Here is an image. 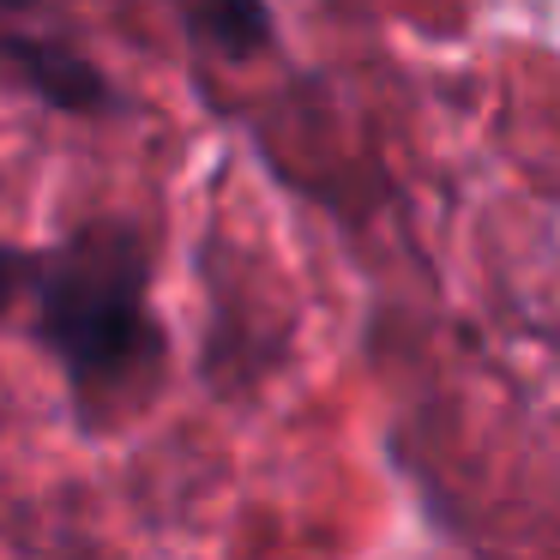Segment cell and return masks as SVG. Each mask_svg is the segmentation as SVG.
Instances as JSON below:
<instances>
[{
  "instance_id": "1",
  "label": "cell",
  "mask_w": 560,
  "mask_h": 560,
  "mask_svg": "<svg viewBox=\"0 0 560 560\" xmlns=\"http://www.w3.org/2000/svg\"><path fill=\"white\" fill-rule=\"evenodd\" d=\"M151 259L127 223H91L55 254L31 259L37 338L73 380V392H121L158 355L145 314Z\"/></svg>"
},
{
  "instance_id": "2",
  "label": "cell",
  "mask_w": 560,
  "mask_h": 560,
  "mask_svg": "<svg viewBox=\"0 0 560 560\" xmlns=\"http://www.w3.org/2000/svg\"><path fill=\"white\" fill-rule=\"evenodd\" d=\"M0 61L13 67L19 79H25L31 91H37L43 103H55V109H97V103H109V85H103V73L91 61H79L73 49H61V43H37V37H0Z\"/></svg>"
},
{
  "instance_id": "3",
  "label": "cell",
  "mask_w": 560,
  "mask_h": 560,
  "mask_svg": "<svg viewBox=\"0 0 560 560\" xmlns=\"http://www.w3.org/2000/svg\"><path fill=\"white\" fill-rule=\"evenodd\" d=\"M182 25L194 31L206 49L230 55V61H247L254 49L271 43V19H266V0H170Z\"/></svg>"
},
{
  "instance_id": "4",
  "label": "cell",
  "mask_w": 560,
  "mask_h": 560,
  "mask_svg": "<svg viewBox=\"0 0 560 560\" xmlns=\"http://www.w3.org/2000/svg\"><path fill=\"white\" fill-rule=\"evenodd\" d=\"M25 278H31V259H25V254H7V247H0V307L13 302V290H19Z\"/></svg>"
},
{
  "instance_id": "5",
  "label": "cell",
  "mask_w": 560,
  "mask_h": 560,
  "mask_svg": "<svg viewBox=\"0 0 560 560\" xmlns=\"http://www.w3.org/2000/svg\"><path fill=\"white\" fill-rule=\"evenodd\" d=\"M0 7H31V0H0Z\"/></svg>"
}]
</instances>
